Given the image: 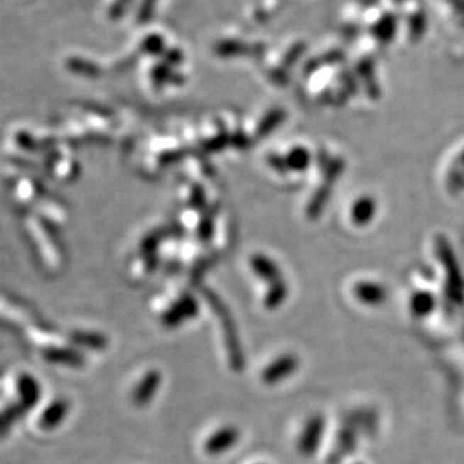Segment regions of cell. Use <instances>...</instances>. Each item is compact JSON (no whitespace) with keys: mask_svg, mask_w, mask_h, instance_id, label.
I'll return each instance as SVG.
<instances>
[{"mask_svg":"<svg viewBox=\"0 0 464 464\" xmlns=\"http://www.w3.org/2000/svg\"><path fill=\"white\" fill-rule=\"evenodd\" d=\"M354 296L365 304H382L387 299V291L383 285L374 282H360L354 287Z\"/></svg>","mask_w":464,"mask_h":464,"instance_id":"7a4b0ae2","label":"cell"},{"mask_svg":"<svg viewBox=\"0 0 464 464\" xmlns=\"http://www.w3.org/2000/svg\"><path fill=\"white\" fill-rule=\"evenodd\" d=\"M237 441V431L232 429H225L222 431H219L216 436H213L211 441L209 442V449L211 451H219V449H225L229 445H232Z\"/></svg>","mask_w":464,"mask_h":464,"instance_id":"5b68a950","label":"cell"},{"mask_svg":"<svg viewBox=\"0 0 464 464\" xmlns=\"http://www.w3.org/2000/svg\"><path fill=\"white\" fill-rule=\"evenodd\" d=\"M299 359L296 356H282L276 359L272 365H268L265 371L263 372V380L267 385H276L285 377L291 375L297 370Z\"/></svg>","mask_w":464,"mask_h":464,"instance_id":"6da1fadb","label":"cell"},{"mask_svg":"<svg viewBox=\"0 0 464 464\" xmlns=\"http://www.w3.org/2000/svg\"><path fill=\"white\" fill-rule=\"evenodd\" d=\"M250 264H252L255 275H258L261 279L270 280V282H275V280L280 279L277 265L270 258H267V256L253 255Z\"/></svg>","mask_w":464,"mask_h":464,"instance_id":"277c9868","label":"cell"},{"mask_svg":"<svg viewBox=\"0 0 464 464\" xmlns=\"http://www.w3.org/2000/svg\"><path fill=\"white\" fill-rule=\"evenodd\" d=\"M272 284H273V288H272L270 292H268L267 299H265V306L267 308H276L277 304H280V303H282L285 300L287 292H288L287 285H285L284 280L277 279V280H275V282H272Z\"/></svg>","mask_w":464,"mask_h":464,"instance_id":"8992f818","label":"cell"},{"mask_svg":"<svg viewBox=\"0 0 464 464\" xmlns=\"http://www.w3.org/2000/svg\"><path fill=\"white\" fill-rule=\"evenodd\" d=\"M375 214V201L370 197L359 199L351 209V221L359 226L368 225Z\"/></svg>","mask_w":464,"mask_h":464,"instance_id":"3957f363","label":"cell"}]
</instances>
